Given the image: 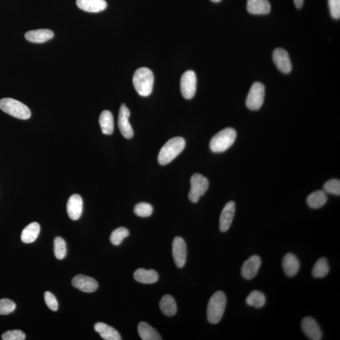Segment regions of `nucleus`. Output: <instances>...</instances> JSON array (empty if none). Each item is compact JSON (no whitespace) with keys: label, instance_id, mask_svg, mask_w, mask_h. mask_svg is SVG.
I'll return each mask as SVG.
<instances>
[{"label":"nucleus","instance_id":"f03ea898","mask_svg":"<svg viewBox=\"0 0 340 340\" xmlns=\"http://www.w3.org/2000/svg\"><path fill=\"white\" fill-rule=\"evenodd\" d=\"M133 85L136 92L142 97L151 95L154 85V75L152 70L147 68L137 69L133 76Z\"/></svg>","mask_w":340,"mask_h":340},{"label":"nucleus","instance_id":"f8f14e48","mask_svg":"<svg viewBox=\"0 0 340 340\" xmlns=\"http://www.w3.org/2000/svg\"><path fill=\"white\" fill-rule=\"evenodd\" d=\"M262 265V260L257 255L251 256L242 265L241 274L246 280H251L257 275Z\"/></svg>","mask_w":340,"mask_h":340},{"label":"nucleus","instance_id":"39448f33","mask_svg":"<svg viewBox=\"0 0 340 340\" xmlns=\"http://www.w3.org/2000/svg\"><path fill=\"white\" fill-rule=\"evenodd\" d=\"M0 109L18 119L27 120L31 116L30 109L25 104L10 98L0 100Z\"/></svg>","mask_w":340,"mask_h":340},{"label":"nucleus","instance_id":"423d86ee","mask_svg":"<svg viewBox=\"0 0 340 340\" xmlns=\"http://www.w3.org/2000/svg\"><path fill=\"white\" fill-rule=\"evenodd\" d=\"M191 188L188 193L189 199L193 203H197L201 196L204 195L209 187V181L201 174L195 173L190 179Z\"/></svg>","mask_w":340,"mask_h":340},{"label":"nucleus","instance_id":"2eb2a0df","mask_svg":"<svg viewBox=\"0 0 340 340\" xmlns=\"http://www.w3.org/2000/svg\"><path fill=\"white\" fill-rule=\"evenodd\" d=\"M236 205L233 201L227 203L222 210L219 220V228L222 232L228 231L235 214Z\"/></svg>","mask_w":340,"mask_h":340},{"label":"nucleus","instance_id":"6ab92c4d","mask_svg":"<svg viewBox=\"0 0 340 340\" xmlns=\"http://www.w3.org/2000/svg\"><path fill=\"white\" fill-rule=\"evenodd\" d=\"M76 5L83 11L97 13L104 10L107 4L105 0H76Z\"/></svg>","mask_w":340,"mask_h":340},{"label":"nucleus","instance_id":"2f4dec72","mask_svg":"<svg viewBox=\"0 0 340 340\" xmlns=\"http://www.w3.org/2000/svg\"><path fill=\"white\" fill-rule=\"evenodd\" d=\"M153 211L152 205L148 203H140L135 206V213L138 216L141 217H149L152 214Z\"/></svg>","mask_w":340,"mask_h":340},{"label":"nucleus","instance_id":"58836bf2","mask_svg":"<svg viewBox=\"0 0 340 340\" xmlns=\"http://www.w3.org/2000/svg\"><path fill=\"white\" fill-rule=\"evenodd\" d=\"M211 1L215 2V3H218V2L221 1V0H211Z\"/></svg>","mask_w":340,"mask_h":340},{"label":"nucleus","instance_id":"7c9ffc66","mask_svg":"<svg viewBox=\"0 0 340 340\" xmlns=\"http://www.w3.org/2000/svg\"><path fill=\"white\" fill-rule=\"evenodd\" d=\"M54 250L57 259L63 260L67 253L66 244L63 238L57 237L54 240Z\"/></svg>","mask_w":340,"mask_h":340},{"label":"nucleus","instance_id":"72a5a7b5","mask_svg":"<svg viewBox=\"0 0 340 340\" xmlns=\"http://www.w3.org/2000/svg\"><path fill=\"white\" fill-rule=\"evenodd\" d=\"M16 305L13 301L8 299H2L0 300V315H7L15 310Z\"/></svg>","mask_w":340,"mask_h":340},{"label":"nucleus","instance_id":"4c0bfd02","mask_svg":"<svg viewBox=\"0 0 340 340\" xmlns=\"http://www.w3.org/2000/svg\"><path fill=\"white\" fill-rule=\"evenodd\" d=\"M297 8H301L303 5L304 0H294Z\"/></svg>","mask_w":340,"mask_h":340},{"label":"nucleus","instance_id":"473e14b6","mask_svg":"<svg viewBox=\"0 0 340 340\" xmlns=\"http://www.w3.org/2000/svg\"><path fill=\"white\" fill-rule=\"evenodd\" d=\"M323 190L327 193L333 194V195H340V181L339 179H332L326 182Z\"/></svg>","mask_w":340,"mask_h":340},{"label":"nucleus","instance_id":"5701e85b","mask_svg":"<svg viewBox=\"0 0 340 340\" xmlns=\"http://www.w3.org/2000/svg\"><path fill=\"white\" fill-rule=\"evenodd\" d=\"M40 227L37 222H32L25 227L21 234V240L25 243H32L39 236Z\"/></svg>","mask_w":340,"mask_h":340},{"label":"nucleus","instance_id":"7ed1b4c3","mask_svg":"<svg viewBox=\"0 0 340 340\" xmlns=\"http://www.w3.org/2000/svg\"><path fill=\"white\" fill-rule=\"evenodd\" d=\"M185 147V141L181 137L171 139L162 147L158 160L162 165H166L173 161L180 154Z\"/></svg>","mask_w":340,"mask_h":340},{"label":"nucleus","instance_id":"c9c22d12","mask_svg":"<svg viewBox=\"0 0 340 340\" xmlns=\"http://www.w3.org/2000/svg\"><path fill=\"white\" fill-rule=\"evenodd\" d=\"M45 303L50 310L57 311L58 310V303L55 296L49 291L45 292L44 294Z\"/></svg>","mask_w":340,"mask_h":340},{"label":"nucleus","instance_id":"a211bd4d","mask_svg":"<svg viewBox=\"0 0 340 340\" xmlns=\"http://www.w3.org/2000/svg\"><path fill=\"white\" fill-rule=\"evenodd\" d=\"M247 10L253 15H267L271 10L269 0H248Z\"/></svg>","mask_w":340,"mask_h":340},{"label":"nucleus","instance_id":"6e6552de","mask_svg":"<svg viewBox=\"0 0 340 340\" xmlns=\"http://www.w3.org/2000/svg\"><path fill=\"white\" fill-rule=\"evenodd\" d=\"M182 95L185 99H191L195 94L197 89V77L195 72L189 70L182 75L180 81Z\"/></svg>","mask_w":340,"mask_h":340},{"label":"nucleus","instance_id":"0eeeda50","mask_svg":"<svg viewBox=\"0 0 340 340\" xmlns=\"http://www.w3.org/2000/svg\"><path fill=\"white\" fill-rule=\"evenodd\" d=\"M264 97V85L260 82L254 83L251 86L247 99H246V107L251 111H258L262 106Z\"/></svg>","mask_w":340,"mask_h":340},{"label":"nucleus","instance_id":"9b49d317","mask_svg":"<svg viewBox=\"0 0 340 340\" xmlns=\"http://www.w3.org/2000/svg\"><path fill=\"white\" fill-rule=\"evenodd\" d=\"M130 114V111L126 105H122L119 110L118 126L122 135L127 139H131L134 136L133 129L129 121Z\"/></svg>","mask_w":340,"mask_h":340},{"label":"nucleus","instance_id":"aec40b11","mask_svg":"<svg viewBox=\"0 0 340 340\" xmlns=\"http://www.w3.org/2000/svg\"><path fill=\"white\" fill-rule=\"evenodd\" d=\"M54 37V32L49 29H38L26 32V40L33 43H43L51 40Z\"/></svg>","mask_w":340,"mask_h":340},{"label":"nucleus","instance_id":"1a4fd4ad","mask_svg":"<svg viewBox=\"0 0 340 340\" xmlns=\"http://www.w3.org/2000/svg\"><path fill=\"white\" fill-rule=\"evenodd\" d=\"M186 245L181 237L177 236L172 243V254L174 263L178 268L184 267L186 260Z\"/></svg>","mask_w":340,"mask_h":340},{"label":"nucleus","instance_id":"dca6fc26","mask_svg":"<svg viewBox=\"0 0 340 340\" xmlns=\"http://www.w3.org/2000/svg\"><path fill=\"white\" fill-rule=\"evenodd\" d=\"M83 199L80 195L74 194L69 198L67 203V212L73 221L80 219L83 212Z\"/></svg>","mask_w":340,"mask_h":340},{"label":"nucleus","instance_id":"a878e982","mask_svg":"<svg viewBox=\"0 0 340 340\" xmlns=\"http://www.w3.org/2000/svg\"><path fill=\"white\" fill-rule=\"evenodd\" d=\"M138 333L143 340H161V336L157 330L145 322H141L138 325Z\"/></svg>","mask_w":340,"mask_h":340},{"label":"nucleus","instance_id":"bb28decb","mask_svg":"<svg viewBox=\"0 0 340 340\" xmlns=\"http://www.w3.org/2000/svg\"><path fill=\"white\" fill-rule=\"evenodd\" d=\"M160 307L163 313L167 317H173L177 311L176 302L173 297L165 295L160 301Z\"/></svg>","mask_w":340,"mask_h":340},{"label":"nucleus","instance_id":"412c9836","mask_svg":"<svg viewBox=\"0 0 340 340\" xmlns=\"http://www.w3.org/2000/svg\"><path fill=\"white\" fill-rule=\"evenodd\" d=\"M134 278L136 281L141 284H154L159 281V276L154 270L139 269L134 274Z\"/></svg>","mask_w":340,"mask_h":340},{"label":"nucleus","instance_id":"f3484780","mask_svg":"<svg viewBox=\"0 0 340 340\" xmlns=\"http://www.w3.org/2000/svg\"><path fill=\"white\" fill-rule=\"evenodd\" d=\"M285 274L289 277L295 276L300 269V263L295 255L291 253L284 256L282 263Z\"/></svg>","mask_w":340,"mask_h":340},{"label":"nucleus","instance_id":"f704fd0d","mask_svg":"<svg viewBox=\"0 0 340 340\" xmlns=\"http://www.w3.org/2000/svg\"><path fill=\"white\" fill-rule=\"evenodd\" d=\"M1 339L3 340H24L25 339V335L21 330H11L4 333Z\"/></svg>","mask_w":340,"mask_h":340},{"label":"nucleus","instance_id":"b1692460","mask_svg":"<svg viewBox=\"0 0 340 340\" xmlns=\"http://www.w3.org/2000/svg\"><path fill=\"white\" fill-rule=\"evenodd\" d=\"M99 123L103 134L111 135L114 132V121L113 115L109 111H103L100 114Z\"/></svg>","mask_w":340,"mask_h":340},{"label":"nucleus","instance_id":"c85d7f7f","mask_svg":"<svg viewBox=\"0 0 340 340\" xmlns=\"http://www.w3.org/2000/svg\"><path fill=\"white\" fill-rule=\"evenodd\" d=\"M266 298L262 292L254 291L249 294L246 299V305L253 306L255 308H261L264 306Z\"/></svg>","mask_w":340,"mask_h":340},{"label":"nucleus","instance_id":"ddd939ff","mask_svg":"<svg viewBox=\"0 0 340 340\" xmlns=\"http://www.w3.org/2000/svg\"><path fill=\"white\" fill-rule=\"evenodd\" d=\"M72 285L83 293H93L97 291L99 284L93 278L84 275H76L72 280Z\"/></svg>","mask_w":340,"mask_h":340},{"label":"nucleus","instance_id":"e433bc0d","mask_svg":"<svg viewBox=\"0 0 340 340\" xmlns=\"http://www.w3.org/2000/svg\"><path fill=\"white\" fill-rule=\"evenodd\" d=\"M330 14L333 18L340 19V0H329Z\"/></svg>","mask_w":340,"mask_h":340},{"label":"nucleus","instance_id":"f257e3e1","mask_svg":"<svg viewBox=\"0 0 340 340\" xmlns=\"http://www.w3.org/2000/svg\"><path fill=\"white\" fill-rule=\"evenodd\" d=\"M226 297L223 292L217 291L213 294L208 303L207 317L211 324H217L221 320L226 309Z\"/></svg>","mask_w":340,"mask_h":340},{"label":"nucleus","instance_id":"4be33fe9","mask_svg":"<svg viewBox=\"0 0 340 340\" xmlns=\"http://www.w3.org/2000/svg\"><path fill=\"white\" fill-rule=\"evenodd\" d=\"M96 332L99 333L100 337L105 340H121V337L118 332L114 328L103 323H97L95 325Z\"/></svg>","mask_w":340,"mask_h":340},{"label":"nucleus","instance_id":"20e7f679","mask_svg":"<svg viewBox=\"0 0 340 340\" xmlns=\"http://www.w3.org/2000/svg\"><path fill=\"white\" fill-rule=\"evenodd\" d=\"M236 138V132L234 129H224L212 138L210 143V150L214 153L224 152L233 145Z\"/></svg>","mask_w":340,"mask_h":340},{"label":"nucleus","instance_id":"393cba45","mask_svg":"<svg viewBox=\"0 0 340 340\" xmlns=\"http://www.w3.org/2000/svg\"><path fill=\"white\" fill-rule=\"evenodd\" d=\"M327 193L324 190H317L314 191L308 196L307 203L312 209H319L326 204L328 198Z\"/></svg>","mask_w":340,"mask_h":340},{"label":"nucleus","instance_id":"9d476101","mask_svg":"<svg viewBox=\"0 0 340 340\" xmlns=\"http://www.w3.org/2000/svg\"><path fill=\"white\" fill-rule=\"evenodd\" d=\"M301 329L309 339L320 340L322 339L323 334L319 325L317 321L311 317H306L301 322Z\"/></svg>","mask_w":340,"mask_h":340},{"label":"nucleus","instance_id":"c756f323","mask_svg":"<svg viewBox=\"0 0 340 340\" xmlns=\"http://www.w3.org/2000/svg\"><path fill=\"white\" fill-rule=\"evenodd\" d=\"M129 235V231L128 229L124 227H119L112 232L111 237H110V240H111L112 245L119 246L121 245L124 239L128 237Z\"/></svg>","mask_w":340,"mask_h":340},{"label":"nucleus","instance_id":"cd10ccee","mask_svg":"<svg viewBox=\"0 0 340 340\" xmlns=\"http://www.w3.org/2000/svg\"><path fill=\"white\" fill-rule=\"evenodd\" d=\"M330 267L326 258H321L316 262L312 270V275L315 278H323L329 274Z\"/></svg>","mask_w":340,"mask_h":340},{"label":"nucleus","instance_id":"4468645a","mask_svg":"<svg viewBox=\"0 0 340 340\" xmlns=\"http://www.w3.org/2000/svg\"><path fill=\"white\" fill-rule=\"evenodd\" d=\"M273 60L280 71L285 74L292 70V63L288 52L282 48H277L273 53Z\"/></svg>","mask_w":340,"mask_h":340}]
</instances>
